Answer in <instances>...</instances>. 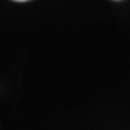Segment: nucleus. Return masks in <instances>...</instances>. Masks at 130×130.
<instances>
[{"label":"nucleus","mask_w":130,"mask_h":130,"mask_svg":"<svg viewBox=\"0 0 130 130\" xmlns=\"http://www.w3.org/2000/svg\"><path fill=\"white\" fill-rule=\"evenodd\" d=\"M13 1H19V3H23V1H29V0H13Z\"/></svg>","instance_id":"f257e3e1"}]
</instances>
